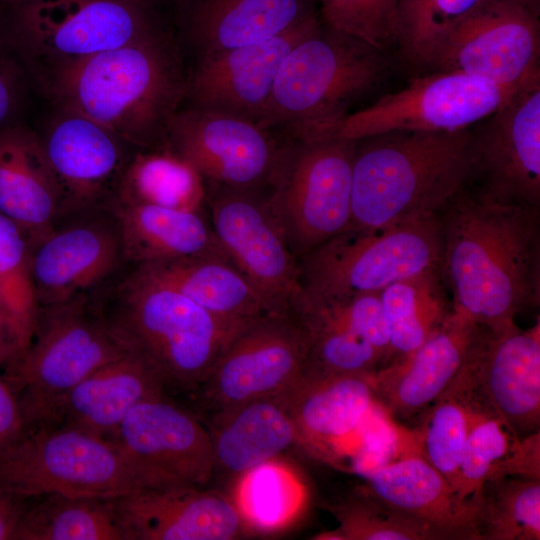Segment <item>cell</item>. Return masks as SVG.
<instances>
[{
	"label": "cell",
	"mask_w": 540,
	"mask_h": 540,
	"mask_svg": "<svg viewBox=\"0 0 540 540\" xmlns=\"http://www.w3.org/2000/svg\"><path fill=\"white\" fill-rule=\"evenodd\" d=\"M22 350L19 337L0 300V367H6Z\"/></svg>",
	"instance_id": "obj_49"
},
{
	"label": "cell",
	"mask_w": 540,
	"mask_h": 540,
	"mask_svg": "<svg viewBox=\"0 0 540 540\" xmlns=\"http://www.w3.org/2000/svg\"><path fill=\"white\" fill-rule=\"evenodd\" d=\"M439 215L369 230L347 229L316 247L298 260L303 302L380 292L396 281L440 270Z\"/></svg>",
	"instance_id": "obj_7"
},
{
	"label": "cell",
	"mask_w": 540,
	"mask_h": 540,
	"mask_svg": "<svg viewBox=\"0 0 540 540\" xmlns=\"http://www.w3.org/2000/svg\"><path fill=\"white\" fill-rule=\"evenodd\" d=\"M540 21L514 0H480L437 45L427 70L505 87L540 79Z\"/></svg>",
	"instance_id": "obj_13"
},
{
	"label": "cell",
	"mask_w": 540,
	"mask_h": 540,
	"mask_svg": "<svg viewBox=\"0 0 540 540\" xmlns=\"http://www.w3.org/2000/svg\"><path fill=\"white\" fill-rule=\"evenodd\" d=\"M30 0H0V12L12 9Z\"/></svg>",
	"instance_id": "obj_51"
},
{
	"label": "cell",
	"mask_w": 540,
	"mask_h": 540,
	"mask_svg": "<svg viewBox=\"0 0 540 540\" xmlns=\"http://www.w3.org/2000/svg\"><path fill=\"white\" fill-rule=\"evenodd\" d=\"M360 336L391 363L390 333L379 292H365L323 302H303ZM388 364V365H389Z\"/></svg>",
	"instance_id": "obj_44"
},
{
	"label": "cell",
	"mask_w": 540,
	"mask_h": 540,
	"mask_svg": "<svg viewBox=\"0 0 540 540\" xmlns=\"http://www.w3.org/2000/svg\"><path fill=\"white\" fill-rule=\"evenodd\" d=\"M440 273L452 310L492 329L540 301V207L467 184L440 213Z\"/></svg>",
	"instance_id": "obj_1"
},
{
	"label": "cell",
	"mask_w": 540,
	"mask_h": 540,
	"mask_svg": "<svg viewBox=\"0 0 540 540\" xmlns=\"http://www.w3.org/2000/svg\"><path fill=\"white\" fill-rule=\"evenodd\" d=\"M536 16H540V0H514Z\"/></svg>",
	"instance_id": "obj_50"
},
{
	"label": "cell",
	"mask_w": 540,
	"mask_h": 540,
	"mask_svg": "<svg viewBox=\"0 0 540 540\" xmlns=\"http://www.w3.org/2000/svg\"><path fill=\"white\" fill-rule=\"evenodd\" d=\"M0 300L24 349L33 335L38 313L30 273V244L25 232L1 212Z\"/></svg>",
	"instance_id": "obj_39"
},
{
	"label": "cell",
	"mask_w": 540,
	"mask_h": 540,
	"mask_svg": "<svg viewBox=\"0 0 540 540\" xmlns=\"http://www.w3.org/2000/svg\"><path fill=\"white\" fill-rule=\"evenodd\" d=\"M34 498L14 540H122L111 500L57 494Z\"/></svg>",
	"instance_id": "obj_34"
},
{
	"label": "cell",
	"mask_w": 540,
	"mask_h": 540,
	"mask_svg": "<svg viewBox=\"0 0 540 540\" xmlns=\"http://www.w3.org/2000/svg\"><path fill=\"white\" fill-rule=\"evenodd\" d=\"M478 325L451 310L415 351L371 375L375 400L394 420L419 417L456 376Z\"/></svg>",
	"instance_id": "obj_23"
},
{
	"label": "cell",
	"mask_w": 540,
	"mask_h": 540,
	"mask_svg": "<svg viewBox=\"0 0 540 540\" xmlns=\"http://www.w3.org/2000/svg\"><path fill=\"white\" fill-rule=\"evenodd\" d=\"M355 140H287L265 193L297 261L351 224Z\"/></svg>",
	"instance_id": "obj_8"
},
{
	"label": "cell",
	"mask_w": 540,
	"mask_h": 540,
	"mask_svg": "<svg viewBox=\"0 0 540 540\" xmlns=\"http://www.w3.org/2000/svg\"><path fill=\"white\" fill-rule=\"evenodd\" d=\"M308 350V336L297 317L265 313L233 335L196 394L211 417L277 395L303 372Z\"/></svg>",
	"instance_id": "obj_14"
},
{
	"label": "cell",
	"mask_w": 540,
	"mask_h": 540,
	"mask_svg": "<svg viewBox=\"0 0 540 540\" xmlns=\"http://www.w3.org/2000/svg\"><path fill=\"white\" fill-rule=\"evenodd\" d=\"M47 92L59 108L108 128L132 147L164 148L185 98L186 78L162 30L120 47L48 68Z\"/></svg>",
	"instance_id": "obj_2"
},
{
	"label": "cell",
	"mask_w": 540,
	"mask_h": 540,
	"mask_svg": "<svg viewBox=\"0 0 540 540\" xmlns=\"http://www.w3.org/2000/svg\"><path fill=\"white\" fill-rule=\"evenodd\" d=\"M27 426L16 394L0 375V453L13 445Z\"/></svg>",
	"instance_id": "obj_47"
},
{
	"label": "cell",
	"mask_w": 540,
	"mask_h": 540,
	"mask_svg": "<svg viewBox=\"0 0 540 540\" xmlns=\"http://www.w3.org/2000/svg\"><path fill=\"white\" fill-rule=\"evenodd\" d=\"M359 489L426 531L432 540H479L473 502L460 498L421 456L376 470Z\"/></svg>",
	"instance_id": "obj_25"
},
{
	"label": "cell",
	"mask_w": 540,
	"mask_h": 540,
	"mask_svg": "<svg viewBox=\"0 0 540 540\" xmlns=\"http://www.w3.org/2000/svg\"><path fill=\"white\" fill-rule=\"evenodd\" d=\"M138 490L113 442L63 424L28 429L0 453V491L113 500Z\"/></svg>",
	"instance_id": "obj_10"
},
{
	"label": "cell",
	"mask_w": 540,
	"mask_h": 540,
	"mask_svg": "<svg viewBox=\"0 0 540 540\" xmlns=\"http://www.w3.org/2000/svg\"><path fill=\"white\" fill-rule=\"evenodd\" d=\"M208 430L214 477L240 479L297 442L294 424L276 395L245 402L211 417Z\"/></svg>",
	"instance_id": "obj_30"
},
{
	"label": "cell",
	"mask_w": 540,
	"mask_h": 540,
	"mask_svg": "<svg viewBox=\"0 0 540 540\" xmlns=\"http://www.w3.org/2000/svg\"><path fill=\"white\" fill-rule=\"evenodd\" d=\"M196 60L268 40L317 14L315 0H175Z\"/></svg>",
	"instance_id": "obj_26"
},
{
	"label": "cell",
	"mask_w": 540,
	"mask_h": 540,
	"mask_svg": "<svg viewBox=\"0 0 540 540\" xmlns=\"http://www.w3.org/2000/svg\"><path fill=\"white\" fill-rule=\"evenodd\" d=\"M479 540H539L540 480H486L475 498Z\"/></svg>",
	"instance_id": "obj_35"
},
{
	"label": "cell",
	"mask_w": 540,
	"mask_h": 540,
	"mask_svg": "<svg viewBox=\"0 0 540 540\" xmlns=\"http://www.w3.org/2000/svg\"><path fill=\"white\" fill-rule=\"evenodd\" d=\"M128 352L105 318L96 293L39 306L29 344L4 367L27 430L49 423L70 389Z\"/></svg>",
	"instance_id": "obj_6"
},
{
	"label": "cell",
	"mask_w": 540,
	"mask_h": 540,
	"mask_svg": "<svg viewBox=\"0 0 540 540\" xmlns=\"http://www.w3.org/2000/svg\"><path fill=\"white\" fill-rule=\"evenodd\" d=\"M166 392L153 368L129 351L98 367L70 389L47 424L74 426L108 439L133 407Z\"/></svg>",
	"instance_id": "obj_27"
},
{
	"label": "cell",
	"mask_w": 540,
	"mask_h": 540,
	"mask_svg": "<svg viewBox=\"0 0 540 540\" xmlns=\"http://www.w3.org/2000/svg\"><path fill=\"white\" fill-rule=\"evenodd\" d=\"M330 510L342 540H432L426 531L360 489Z\"/></svg>",
	"instance_id": "obj_43"
},
{
	"label": "cell",
	"mask_w": 540,
	"mask_h": 540,
	"mask_svg": "<svg viewBox=\"0 0 540 540\" xmlns=\"http://www.w3.org/2000/svg\"><path fill=\"white\" fill-rule=\"evenodd\" d=\"M111 209L130 266L209 255L229 259L202 212L116 201Z\"/></svg>",
	"instance_id": "obj_29"
},
{
	"label": "cell",
	"mask_w": 540,
	"mask_h": 540,
	"mask_svg": "<svg viewBox=\"0 0 540 540\" xmlns=\"http://www.w3.org/2000/svg\"><path fill=\"white\" fill-rule=\"evenodd\" d=\"M39 135L61 194L59 216L110 208L134 154L132 146L96 121L64 108Z\"/></svg>",
	"instance_id": "obj_20"
},
{
	"label": "cell",
	"mask_w": 540,
	"mask_h": 540,
	"mask_svg": "<svg viewBox=\"0 0 540 540\" xmlns=\"http://www.w3.org/2000/svg\"><path fill=\"white\" fill-rule=\"evenodd\" d=\"M480 0H399L397 42L401 56L426 69L449 28Z\"/></svg>",
	"instance_id": "obj_40"
},
{
	"label": "cell",
	"mask_w": 540,
	"mask_h": 540,
	"mask_svg": "<svg viewBox=\"0 0 540 540\" xmlns=\"http://www.w3.org/2000/svg\"><path fill=\"white\" fill-rule=\"evenodd\" d=\"M61 210V194L40 135L23 124L0 131V212L27 235L44 236Z\"/></svg>",
	"instance_id": "obj_28"
},
{
	"label": "cell",
	"mask_w": 540,
	"mask_h": 540,
	"mask_svg": "<svg viewBox=\"0 0 540 540\" xmlns=\"http://www.w3.org/2000/svg\"><path fill=\"white\" fill-rule=\"evenodd\" d=\"M322 23L385 52L397 42L399 0H317Z\"/></svg>",
	"instance_id": "obj_42"
},
{
	"label": "cell",
	"mask_w": 540,
	"mask_h": 540,
	"mask_svg": "<svg viewBox=\"0 0 540 540\" xmlns=\"http://www.w3.org/2000/svg\"><path fill=\"white\" fill-rule=\"evenodd\" d=\"M211 313L246 324L269 310L238 268L220 256H196L136 266Z\"/></svg>",
	"instance_id": "obj_31"
},
{
	"label": "cell",
	"mask_w": 540,
	"mask_h": 540,
	"mask_svg": "<svg viewBox=\"0 0 540 540\" xmlns=\"http://www.w3.org/2000/svg\"><path fill=\"white\" fill-rule=\"evenodd\" d=\"M371 375L324 373L305 367L276 395L294 424L297 441L328 457L347 440L357 438L377 403Z\"/></svg>",
	"instance_id": "obj_24"
},
{
	"label": "cell",
	"mask_w": 540,
	"mask_h": 540,
	"mask_svg": "<svg viewBox=\"0 0 540 540\" xmlns=\"http://www.w3.org/2000/svg\"><path fill=\"white\" fill-rule=\"evenodd\" d=\"M418 418L419 424L414 429L421 442L422 457L457 492L468 428V405L456 376Z\"/></svg>",
	"instance_id": "obj_36"
},
{
	"label": "cell",
	"mask_w": 540,
	"mask_h": 540,
	"mask_svg": "<svg viewBox=\"0 0 540 540\" xmlns=\"http://www.w3.org/2000/svg\"><path fill=\"white\" fill-rule=\"evenodd\" d=\"M96 297L117 336L153 368L167 392H196L245 325L211 313L136 266L128 265Z\"/></svg>",
	"instance_id": "obj_4"
},
{
	"label": "cell",
	"mask_w": 540,
	"mask_h": 540,
	"mask_svg": "<svg viewBox=\"0 0 540 540\" xmlns=\"http://www.w3.org/2000/svg\"><path fill=\"white\" fill-rule=\"evenodd\" d=\"M284 144L250 120L191 106L174 115L165 148L192 165L205 184L263 191Z\"/></svg>",
	"instance_id": "obj_17"
},
{
	"label": "cell",
	"mask_w": 540,
	"mask_h": 540,
	"mask_svg": "<svg viewBox=\"0 0 540 540\" xmlns=\"http://www.w3.org/2000/svg\"><path fill=\"white\" fill-rule=\"evenodd\" d=\"M153 2H156V0H152Z\"/></svg>",
	"instance_id": "obj_52"
},
{
	"label": "cell",
	"mask_w": 540,
	"mask_h": 540,
	"mask_svg": "<svg viewBox=\"0 0 540 540\" xmlns=\"http://www.w3.org/2000/svg\"><path fill=\"white\" fill-rule=\"evenodd\" d=\"M467 184L506 202L540 207V79L480 122Z\"/></svg>",
	"instance_id": "obj_19"
},
{
	"label": "cell",
	"mask_w": 540,
	"mask_h": 540,
	"mask_svg": "<svg viewBox=\"0 0 540 540\" xmlns=\"http://www.w3.org/2000/svg\"><path fill=\"white\" fill-rule=\"evenodd\" d=\"M30 75L26 61L0 30V131L19 123Z\"/></svg>",
	"instance_id": "obj_45"
},
{
	"label": "cell",
	"mask_w": 540,
	"mask_h": 540,
	"mask_svg": "<svg viewBox=\"0 0 540 540\" xmlns=\"http://www.w3.org/2000/svg\"><path fill=\"white\" fill-rule=\"evenodd\" d=\"M111 503L122 540H231L245 521L232 499L206 487L136 490Z\"/></svg>",
	"instance_id": "obj_22"
},
{
	"label": "cell",
	"mask_w": 540,
	"mask_h": 540,
	"mask_svg": "<svg viewBox=\"0 0 540 540\" xmlns=\"http://www.w3.org/2000/svg\"><path fill=\"white\" fill-rule=\"evenodd\" d=\"M309 343L306 368L333 374L375 373L384 358L368 342L321 311L305 306L295 315Z\"/></svg>",
	"instance_id": "obj_37"
},
{
	"label": "cell",
	"mask_w": 540,
	"mask_h": 540,
	"mask_svg": "<svg viewBox=\"0 0 540 540\" xmlns=\"http://www.w3.org/2000/svg\"><path fill=\"white\" fill-rule=\"evenodd\" d=\"M471 139L465 129L396 130L355 140L348 229L439 215L469 181Z\"/></svg>",
	"instance_id": "obj_3"
},
{
	"label": "cell",
	"mask_w": 540,
	"mask_h": 540,
	"mask_svg": "<svg viewBox=\"0 0 540 540\" xmlns=\"http://www.w3.org/2000/svg\"><path fill=\"white\" fill-rule=\"evenodd\" d=\"M387 69L384 52L321 22L285 57L256 124L289 140L337 135Z\"/></svg>",
	"instance_id": "obj_5"
},
{
	"label": "cell",
	"mask_w": 540,
	"mask_h": 540,
	"mask_svg": "<svg viewBox=\"0 0 540 540\" xmlns=\"http://www.w3.org/2000/svg\"><path fill=\"white\" fill-rule=\"evenodd\" d=\"M108 439L138 490L203 488L214 479L208 428L167 393L138 403Z\"/></svg>",
	"instance_id": "obj_11"
},
{
	"label": "cell",
	"mask_w": 540,
	"mask_h": 540,
	"mask_svg": "<svg viewBox=\"0 0 540 540\" xmlns=\"http://www.w3.org/2000/svg\"><path fill=\"white\" fill-rule=\"evenodd\" d=\"M473 397L519 439L540 428V322L478 325L458 371Z\"/></svg>",
	"instance_id": "obj_18"
},
{
	"label": "cell",
	"mask_w": 540,
	"mask_h": 540,
	"mask_svg": "<svg viewBox=\"0 0 540 540\" xmlns=\"http://www.w3.org/2000/svg\"><path fill=\"white\" fill-rule=\"evenodd\" d=\"M28 499L0 491V540H14Z\"/></svg>",
	"instance_id": "obj_48"
},
{
	"label": "cell",
	"mask_w": 540,
	"mask_h": 540,
	"mask_svg": "<svg viewBox=\"0 0 540 540\" xmlns=\"http://www.w3.org/2000/svg\"><path fill=\"white\" fill-rule=\"evenodd\" d=\"M211 225L230 261L269 312L294 315L304 297L298 261L263 191L205 184Z\"/></svg>",
	"instance_id": "obj_12"
},
{
	"label": "cell",
	"mask_w": 540,
	"mask_h": 540,
	"mask_svg": "<svg viewBox=\"0 0 540 540\" xmlns=\"http://www.w3.org/2000/svg\"><path fill=\"white\" fill-rule=\"evenodd\" d=\"M320 25L315 14L268 40L198 59L185 97L192 106L257 123L285 57Z\"/></svg>",
	"instance_id": "obj_21"
},
{
	"label": "cell",
	"mask_w": 540,
	"mask_h": 540,
	"mask_svg": "<svg viewBox=\"0 0 540 540\" xmlns=\"http://www.w3.org/2000/svg\"><path fill=\"white\" fill-rule=\"evenodd\" d=\"M442 281L440 270H431L396 281L379 292L394 361L421 346L450 314L452 306Z\"/></svg>",
	"instance_id": "obj_33"
},
{
	"label": "cell",
	"mask_w": 540,
	"mask_h": 540,
	"mask_svg": "<svg viewBox=\"0 0 540 540\" xmlns=\"http://www.w3.org/2000/svg\"><path fill=\"white\" fill-rule=\"evenodd\" d=\"M521 87L495 85L458 71H431L413 78L405 88L350 113L337 136L358 140L396 130L470 129L498 110Z\"/></svg>",
	"instance_id": "obj_15"
},
{
	"label": "cell",
	"mask_w": 540,
	"mask_h": 540,
	"mask_svg": "<svg viewBox=\"0 0 540 540\" xmlns=\"http://www.w3.org/2000/svg\"><path fill=\"white\" fill-rule=\"evenodd\" d=\"M500 477L540 480V432L517 440L489 479Z\"/></svg>",
	"instance_id": "obj_46"
},
{
	"label": "cell",
	"mask_w": 540,
	"mask_h": 540,
	"mask_svg": "<svg viewBox=\"0 0 540 540\" xmlns=\"http://www.w3.org/2000/svg\"><path fill=\"white\" fill-rule=\"evenodd\" d=\"M239 480V499L235 503L244 520L260 528L285 522L302 502V488L274 460L257 466Z\"/></svg>",
	"instance_id": "obj_41"
},
{
	"label": "cell",
	"mask_w": 540,
	"mask_h": 540,
	"mask_svg": "<svg viewBox=\"0 0 540 540\" xmlns=\"http://www.w3.org/2000/svg\"><path fill=\"white\" fill-rule=\"evenodd\" d=\"M127 266L111 207L59 216L44 236L30 244L38 307L95 294Z\"/></svg>",
	"instance_id": "obj_16"
},
{
	"label": "cell",
	"mask_w": 540,
	"mask_h": 540,
	"mask_svg": "<svg viewBox=\"0 0 540 540\" xmlns=\"http://www.w3.org/2000/svg\"><path fill=\"white\" fill-rule=\"evenodd\" d=\"M456 378L464 389L468 405V428L457 493L460 498L472 501L519 438L473 397L458 374Z\"/></svg>",
	"instance_id": "obj_38"
},
{
	"label": "cell",
	"mask_w": 540,
	"mask_h": 540,
	"mask_svg": "<svg viewBox=\"0 0 540 540\" xmlns=\"http://www.w3.org/2000/svg\"><path fill=\"white\" fill-rule=\"evenodd\" d=\"M205 197V182L200 174L164 147L133 154L113 202L201 212Z\"/></svg>",
	"instance_id": "obj_32"
},
{
	"label": "cell",
	"mask_w": 540,
	"mask_h": 540,
	"mask_svg": "<svg viewBox=\"0 0 540 540\" xmlns=\"http://www.w3.org/2000/svg\"><path fill=\"white\" fill-rule=\"evenodd\" d=\"M152 0H30L0 12V30L27 65L92 56L158 33Z\"/></svg>",
	"instance_id": "obj_9"
}]
</instances>
